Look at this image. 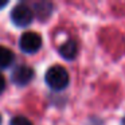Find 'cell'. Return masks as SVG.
I'll return each instance as SVG.
<instances>
[{"label":"cell","instance_id":"cell-3","mask_svg":"<svg viewBox=\"0 0 125 125\" xmlns=\"http://www.w3.org/2000/svg\"><path fill=\"white\" fill-rule=\"evenodd\" d=\"M34 19V11L26 4H18L11 11V20L18 27H26Z\"/></svg>","mask_w":125,"mask_h":125},{"label":"cell","instance_id":"cell-4","mask_svg":"<svg viewBox=\"0 0 125 125\" xmlns=\"http://www.w3.org/2000/svg\"><path fill=\"white\" fill-rule=\"evenodd\" d=\"M11 78L15 85H18V86H26L34 78V70L30 66H26V65L16 66L14 69V71H12Z\"/></svg>","mask_w":125,"mask_h":125},{"label":"cell","instance_id":"cell-5","mask_svg":"<svg viewBox=\"0 0 125 125\" xmlns=\"http://www.w3.org/2000/svg\"><path fill=\"white\" fill-rule=\"evenodd\" d=\"M77 52H78V46L74 41H67L59 47V54L67 61L74 59L77 57Z\"/></svg>","mask_w":125,"mask_h":125},{"label":"cell","instance_id":"cell-10","mask_svg":"<svg viewBox=\"0 0 125 125\" xmlns=\"http://www.w3.org/2000/svg\"><path fill=\"white\" fill-rule=\"evenodd\" d=\"M122 125H125V117H124V120H122Z\"/></svg>","mask_w":125,"mask_h":125},{"label":"cell","instance_id":"cell-11","mask_svg":"<svg viewBox=\"0 0 125 125\" xmlns=\"http://www.w3.org/2000/svg\"><path fill=\"white\" fill-rule=\"evenodd\" d=\"M0 125H1V116H0Z\"/></svg>","mask_w":125,"mask_h":125},{"label":"cell","instance_id":"cell-8","mask_svg":"<svg viewBox=\"0 0 125 125\" xmlns=\"http://www.w3.org/2000/svg\"><path fill=\"white\" fill-rule=\"evenodd\" d=\"M4 89H6V78H4L3 74L0 73V94L4 92Z\"/></svg>","mask_w":125,"mask_h":125},{"label":"cell","instance_id":"cell-1","mask_svg":"<svg viewBox=\"0 0 125 125\" xmlns=\"http://www.w3.org/2000/svg\"><path fill=\"white\" fill-rule=\"evenodd\" d=\"M44 79H46V83L54 90H63L69 85V81H70L67 70L59 65L51 66L46 71Z\"/></svg>","mask_w":125,"mask_h":125},{"label":"cell","instance_id":"cell-9","mask_svg":"<svg viewBox=\"0 0 125 125\" xmlns=\"http://www.w3.org/2000/svg\"><path fill=\"white\" fill-rule=\"evenodd\" d=\"M7 4H8V1H7V0H0V10L4 8V7L7 6Z\"/></svg>","mask_w":125,"mask_h":125},{"label":"cell","instance_id":"cell-6","mask_svg":"<svg viewBox=\"0 0 125 125\" xmlns=\"http://www.w3.org/2000/svg\"><path fill=\"white\" fill-rule=\"evenodd\" d=\"M14 52L7 47L0 46V69H6L14 62Z\"/></svg>","mask_w":125,"mask_h":125},{"label":"cell","instance_id":"cell-7","mask_svg":"<svg viewBox=\"0 0 125 125\" xmlns=\"http://www.w3.org/2000/svg\"><path fill=\"white\" fill-rule=\"evenodd\" d=\"M10 125H32V124H31V121L28 118H26V117L16 116V117H14V118L11 120Z\"/></svg>","mask_w":125,"mask_h":125},{"label":"cell","instance_id":"cell-2","mask_svg":"<svg viewBox=\"0 0 125 125\" xmlns=\"http://www.w3.org/2000/svg\"><path fill=\"white\" fill-rule=\"evenodd\" d=\"M19 47L23 52L26 54H34L39 51L42 47V36L38 32L28 31L24 32L19 39Z\"/></svg>","mask_w":125,"mask_h":125}]
</instances>
